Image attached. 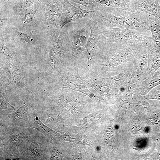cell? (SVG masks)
Wrapping results in <instances>:
<instances>
[{
	"instance_id": "6da1fadb",
	"label": "cell",
	"mask_w": 160,
	"mask_h": 160,
	"mask_svg": "<svg viewBox=\"0 0 160 160\" xmlns=\"http://www.w3.org/2000/svg\"><path fill=\"white\" fill-rule=\"evenodd\" d=\"M144 45L139 44L119 45L108 41L91 68L95 76L105 78L132 69L133 59Z\"/></svg>"
},
{
	"instance_id": "7a4b0ae2",
	"label": "cell",
	"mask_w": 160,
	"mask_h": 160,
	"mask_svg": "<svg viewBox=\"0 0 160 160\" xmlns=\"http://www.w3.org/2000/svg\"><path fill=\"white\" fill-rule=\"evenodd\" d=\"M90 15L97 22L99 28L115 27L133 29L150 36L149 29L140 12H135L129 16L121 17L101 11L93 12Z\"/></svg>"
},
{
	"instance_id": "3957f363",
	"label": "cell",
	"mask_w": 160,
	"mask_h": 160,
	"mask_svg": "<svg viewBox=\"0 0 160 160\" xmlns=\"http://www.w3.org/2000/svg\"><path fill=\"white\" fill-rule=\"evenodd\" d=\"M67 38L72 54L78 61L80 68L86 65L87 60L86 45L90 29L87 17L79 21L72 22Z\"/></svg>"
},
{
	"instance_id": "277c9868",
	"label": "cell",
	"mask_w": 160,
	"mask_h": 160,
	"mask_svg": "<svg viewBox=\"0 0 160 160\" xmlns=\"http://www.w3.org/2000/svg\"><path fill=\"white\" fill-rule=\"evenodd\" d=\"M99 28L108 41L117 45L136 44L147 46L154 43L151 37L133 29L115 27Z\"/></svg>"
},
{
	"instance_id": "5b68a950",
	"label": "cell",
	"mask_w": 160,
	"mask_h": 160,
	"mask_svg": "<svg viewBox=\"0 0 160 160\" xmlns=\"http://www.w3.org/2000/svg\"><path fill=\"white\" fill-rule=\"evenodd\" d=\"M87 17L90 33L86 45L87 60L83 71L89 74L92 72L91 67L93 62L100 56L108 41L102 34L97 22L89 15Z\"/></svg>"
},
{
	"instance_id": "8992f818",
	"label": "cell",
	"mask_w": 160,
	"mask_h": 160,
	"mask_svg": "<svg viewBox=\"0 0 160 160\" xmlns=\"http://www.w3.org/2000/svg\"><path fill=\"white\" fill-rule=\"evenodd\" d=\"M57 86L78 91L86 95L91 98L97 97L88 89L85 79L80 74L78 69H74L67 72L57 74Z\"/></svg>"
},
{
	"instance_id": "52a82bcc",
	"label": "cell",
	"mask_w": 160,
	"mask_h": 160,
	"mask_svg": "<svg viewBox=\"0 0 160 160\" xmlns=\"http://www.w3.org/2000/svg\"><path fill=\"white\" fill-rule=\"evenodd\" d=\"M147 46H145L142 47L133 59V63L130 73L137 89L148 77Z\"/></svg>"
},
{
	"instance_id": "ba28073f",
	"label": "cell",
	"mask_w": 160,
	"mask_h": 160,
	"mask_svg": "<svg viewBox=\"0 0 160 160\" xmlns=\"http://www.w3.org/2000/svg\"><path fill=\"white\" fill-rule=\"evenodd\" d=\"M63 11L60 23L61 29L70 23L79 21L92 12L88 9H84L71 4L68 0H63Z\"/></svg>"
},
{
	"instance_id": "9c48e42d",
	"label": "cell",
	"mask_w": 160,
	"mask_h": 160,
	"mask_svg": "<svg viewBox=\"0 0 160 160\" xmlns=\"http://www.w3.org/2000/svg\"><path fill=\"white\" fill-rule=\"evenodd\" d=\"M1 67L6 72L13 85L28 90L25 82V73L20 66L7 62Z\"/></svg>"
},
{
	"instance_id": "30bf717a",
	"label": "cell",
	"mask_w": 160,
	"mask_h": 160,
	"mask_svg": "<svg viewBox=\"0 0 160 160\" xmlns=\"http://www.w3.org/2000/svg\"><path fill=\"white\" fill-rule=\"evenodd\" d=\"M128 5L135 12H143L160 19V5L158 0H133Z\"/></svg>"
},
{
	"instance_id": "8fae6325",
	"label": "cell",
	"mask_w": 160,
	"mask_h": 160,
	"mask_svg": "<svg viewBox=\"0 0 160 160\" xmlns=\"http://www.w3.org/2000/svg\"><path fill=\"white\" fill-rule=\"evenodd\" d=\"M140 13L149 29L154 43L160 47V19L149 14Z\"/></svg>"
},
{
	"instance_id": "7c38bea8",
	"label": "cell",
	"mask_w": 160,
	"mask_h": 160,
	"mask_svg": "<svg viewBox=\"0 0 160 160\" xmlns=\"http://www.w3.org/2000/svg\"><path fill=\"white\" fill-rule=\"evenodd\" d=\"M85 81L87 87L92 88L103 95L108 96L115 94V90L108 82L106 77L95 76L85 79Z\"/></svg>"
},
{
	"instance_id": "4fadbf2b",
	"label": "cell",
	"mask_w": 160,
	"mask_h": 160,
	"mask_svg": "<svg viewBox=\"0 0 160 160\" xmlns=\"http://www.w3.org/2000/svg\"><path fill=\"white\" fill-rule=\"evenodd\" d=\"M148 77L160 68V47L154 43L147 46Z\"/></svg>"
},
{
	"instance_id": "5bb4252c",
	"label": "cell",
	"mask_w": 160,
	"mask_h": 160,
	"mask_svg": "<svg viewBox=\"0 0 160 160\" xmlns=\"http://www.w3.org/2000/svg\"><path fill=\"white\" fill-rule=\"evenodd\" d=\"M109 13L118 16L127 17L133 14V10L124 0H109Z\"/></svg>"
},
{
	"instance_id": "9a60e30c",
	"label": "cell",
	"mask_w": 160,
	"mask_h": 160,
	"mask_svg": "<svg viewBox=\"0 0 160 160\" xmlns=\"http://www.w3.org/2000/svg\"><path fill=\"white\" fill-rule=\"evenodd\" d=\"M160 85V68L138 87L136 92L140 95H145L152 89Z\"/></svg>"
},
{
	"instance_id": "2e32d148",
	"label": "cell",
	"mask_w": 160,
	"mask_h": 160,
	"mask_svg": "<svg viewBox=\"0 0 160 160\" xmlns=\"http://www.w3.org/2000/svg\"><path fill=\"white\" fill-rule=\"evenodd\" d=\"M71 1L76 3L82 5L87 8V9L93 11H106V7L99 4L94 0H67Z\"/></svg>"
},
{
	"instance_id": "e0dca14e",
	"label": "cell",
	"mask_w": 160,
	"mask_h": 160,
	"mask_svg": "<svg viewBox=\"0 0 160 160\" xmlns=\"http://www.w3.org/2000/svg\"><path fill=\"white\" fill-rule=\"evenodd\" d=\"M31 127L36 129L45 135H51L55 132L44 124L37 117L32 124Z\"/></svg>"
},
{
	"instance_id": "ac0fdd59",
	"label": "cell",
	"mask_w": 160,
	"mask_h": 160,
	"mask_svg": "<svg viewBox=\"0 0 160 160\" xmlns=\"http://www.w3.org/2000/svg\"><path fill=\"white\" fill-rule=\"evenodd\" d=\"M0 109L15 110L9 103L6 92L2 90L0 92Z\"/></svg>"
},
{
	"instance_id": "d6986e66",
	"label": "cell",
	"mask_w": 160,
	"mask_h": 160,
	"mask_svg": "<svg viewBox=\"0 0 160 160\" xmlns=\"http://www.w3.org/2000/svg\"><path fill=\"white\" fill-rule=\"evenodd\" d=\"M28 107L25 105L20 107L14 113L12 114L11 117L16 120H23L27 115Z\"/></svg>"
},
{
	"instance_id": "ffe728a7",
	"label": "cell",
	"mask_w": 160,
	"mask_h": 160,
	"mask_svg": "<svg viewBox=\"0 0 160 160\" xmlns=\"http://www.w3.org/2000/svg\"><path fill=\"white\" fill-rule=\"evenodd\" d=\"M144 97L148 100L154 99L160 100V86L158 85L152 89L144 95Z\"/></svg>"
},
{
	"instance_id": "44dd1931",
	"label": "cell",
	"mask_w": 160,
	"mask_h": 160,
	"mask_svg": "<svg viewBox=\"0 0 160 160\" xmlns=\"http://www.w3.org/2000/svg\"><path fill=\"white\" fill-rule=\"evenodd\" d=\"M0 48L1 53L6 57L11 58H14L15 57L14 55L6 45L1 44Z\"/></svg>"
},
{
	"instance_id": "7402d4cb",
	"label": "cell",
	"mask_w": 160,
	"mask_h": 160,
	"mask_svg": "<svg viewBox=\"0 0 160 160\" xmlns=\"http://www.w3.org/2000/svg\"><path fill=\"white\" fill-rule=\"evenodd\" d=\"M30 149L32 152L36 156L39 157L41 156V152L39 145L35 142H33L30 146Z\"/></svg>"
},
{
	"instance_id": "603a6c76",
	"label": "cell",
	"mask_w": 160,
	"mask_h": 160,
	"mask_svg": "<svg viewBox=\"0 0 160 160\" xmlns=\"http://www.w3.org/2000/svg\"><path fill=\"white\" fill-rule=\"evenodd\" d=\"M37 9L33 11L27 13L22 19L23 23H29L32 21L35 15Z\"/></svg>"
},
{
	"instance_id": "cb8c5ba5",
	"label": "cell",
	"mask_w": 160,
	"mask_h": 160,
	"mask_svg": "<svg viewBox=\"0 0 160 160\" xmlns=\"http://www.w3.org/2000/svg\"><path fill=\"white\" fill-rule=\"evenodd\" d=\"M18 35L23 41L28 43H30L33 41V39L28 35L23 33L20 32Z\"/></svg>"
},
{
	"instance_id": "d4e9b609",
	"label": "cell",
	"mask_w": 160,
	"mask_h": 160,
	"mask_svg": "<svg viewBox=\"0 0 160 160\" xmlns=\"http://www.w3.org/2000/svg\"><path fill=\"white\" fill-rule=\"evenodd\" d=\"M158 137L157 140V141L158 144V155L160 157V135H159Z\"/></svg>"
},
{
	"instance_id": "484cf974",
	"label": "cell",
	"mask_w": 160,
	"mask_h": 160,
	"mask_svg": "<svg viewBox=\"0 0 160 160\" xmlns=\"http://www.w3.org/2000/svg\"><path fill=\"white\" fill-rule=\"evenodd\" d=\"M159 0V4L160 5V0Z\"/></svg>"
}]
</instances>
